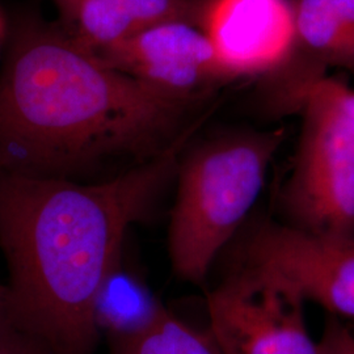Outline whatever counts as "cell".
Here are the masks:
<instances>
[{
	"mask_svg": "<svg viewBox=\"0 0 354 354\" xmlns=\"http://www.w3.org/2000/svg\"><path fill=\"white\" fill-rule=\"evenodd\" d=\"M0 32H1V24H0Z\"/></svg>",
	"mask_w": 354,
	"mask_h": 354,
	"instance_id": "17",
	"label": "cell"
},
{
	"mask_svg": "<svg viewBox=\"0 0 354 354\" xmlns=\"http://www.w3.org/2000/svg\"><path fill=\"white\" fill-rule=\"evenodd\" d=\"M214 104L152 88L108 66L64 28L26 15L13 26L0 68V171L111 180L203 127Z\"/></svg>",
	"mask_w": 354,
	"mask_h": 354,
	"instance_id": "1",
	"label": "cell"
},
{
	"mask_svg": "<svg viewBox=\"0 0 354 354\" xmlns=\"http://www.w3.org/2000/svg\"><path fill=\"white\" fill-rule=\"evenodd\" d=\"M53 1H54V3L57 4V7L59 8L61 15H64V13L68 12L70 10H73L76 4H79V3L83 1V0H53Z\"/></svg>",
	"mask_w": 354,
	"mask_h": 354,
	"instance_id": "15",
	"label": "cell"
},
{
	"mask_svg": "<svg viewBox=\"0 0 354 354\" xmlns=\"http://www.w3.org/2000/svg\"><path fill=\"white\" fill-rule=\"evenodd\" d=\"M209 0H83L62 15L64 30L99 53L153 26L183 21L201 29Z\"/></svg>",
	"mask_w": 354,
	"mask_h": 354,
	"instance_id": "9",
	"label": "cell"
},
{
	"mask_svg": "<svg viewBox=\"0 0 354 354\" xmlns=\"http://www.w3.org/2000/svg\"><path fill=\"white\" fill-rule=\"evenodd\" d=\"M301 291L279 274L231 264L206 294L212 337L223 354H320Z\"/></svg>",
	"mask_w": 354,
	"mask_h": 354,
	"instance_id": "5",
	"label": "cell"
},
{
	"mask_svg": "<svg viewBox=\"0 0 354 354\" xmlns=\"http://www.w3.org/2000/svg\"><path fill=\"white\" fill-rule=\"evenodd\" d=\"M317 344L320 354H354V332L344 320L329 315Z\"/></svg>",
	"mask_w": 354,
	"mask_h": 354,
	"instance_id": "13",
	"label": "cell"
},
{
	"mask_svg": "<svg viewBox=\"0 0 354 354\" xmlns=\"http://www.w3.org/2000/svg\"><path fill=\"white\" fill-rule=\"evenodd\" d=\"M201 29L232 80L268 76L294 44L291 0H209Z\"/></svg>",
	"mask_w": 354,
	"mask_h": 354,
	"instance_id": "8",
	"label": "cell"
},
{
	"mask_svg": "<svg viewBox=\"0 0 354 354\" xmlns=\"http://www.w3.org/2000/svg\"><path fill=\"white\" fill-rule=\"evenodd\" d=\"M3 297H4V285L0 283V307L3 306Z\"/></svg>",
	"mask_w": 354,
	"mask_h": 354,
	"instance_id": "16",
	"label": "cell"
},
{
	"mask_svg": "<svg viewBox=\"0 0 354 354\" xmlns=\"http://www.w3.org/2000/svg\"><path fill=\"white\" fill-rule=\"evenodd\" d=\"M200 127L160 156L97 183L0 171V248L10 279L3 311L53 354H95L93 302L129 228L175 181L180 153Z\"/></svg>",
	"mask_w": 354,
	"mask_h": 354,
	"instance_id": "2",
	"label": "cell"
},
{
	"mask_svg": "<svg viewBox=\"0 0 354 354\" xmlns=\"http://www.w3.org/2000/svg\"><path fill=\"white\" fill-rule=\"evenodd\" d=\"M285 140L282 129H231L194 137L180 153L168 254L176 277L201 286L238 236Z\"/></svg>",
	"mask_w": 354,
	"mask_h": 354,
	"instance_id": "3",
	"label": "cell"
},
{
	"mask_svg": "<svg viewBox=\"0 0 354 354\" xmlns=\"http://www.w3.org/2000/svg\"><path fill=\"white\" fill-rule=\"evenodd\" d=\"M0 354H53L23 329L16 327L0 307Z\"/></svg>",
	"mask_w": 354,
	"mask_h": 354,
	"instance_id": "12",
	"label": "cell"
},
{
	"mask_svg": "<svg viewBox=\"0 0 354 354\" xmlns=\"http://www.w3.org/2000/svg\"><path fill=\"white\" fill-rule=\"evenodd\" d=\"M168 310L140 272L124 257V248L102 279L93 302V324L111 349L147 333Z\"/></svg>",
	"mask_w": 354,
	"mask_h": 354,
	"instance_id": "10",
	"label": "cell"
},
{
	"mask_svg": "<svg viewBox=\"0 0 354 354\" xmlns=\"http://www.w3.org/2000/svg\"><path fill=\"white\" fill-rule=\"evenodd\" d=\"M112 354H223L209 330L194 328L167 311L140 339L115 348Z\"/></svg>",
	"mask_w": 354,
	"mask_h": 354,
	"instance_id": "11",
	"label": "cell"
},
{
	"mask_svg": "<svg viewBox=\"0 0 354 354\" xmlns=\"http://www.w3.org/2000/svg\"><path fill=\"white\" fill-rule=\"evenodd\" d=\"M299 111L304 127L290 176L279 190V222L354 238V127L315 89L306 92Z\"/></svg>",
	"mask_w": 354,
	"mask_h": 354,
	"instance_id": "4",
	"label": "cell"
},
{
	"mask_svg": "<svg viewBox=\"0 0 354 354\" xmlns=\"http://www.w3.org/2000/svg\"><path fill=\"white\" fill-rule=\"evenodd\" d=\"M311 88L315 89L329 102H332L354 127V89L327 77L317 82Z\"/></svg>",
	"mask_w": 354,
	"mask_h": 354,
	"instance_id": "14",
	"label": "cell"
},
{
	"mask_svg": "<svg viewBox=\"0 0 354 354\" xmlns=\"http://www.w3.org/2000/svg\"><path fill=\"white\" fill-rule=\"evenodd\" d=\"M96 54L114 70L177 99L212 102L232 82L203 29L183 21L153 26Z\"/></svg>",
	"mask_w": 354,
	"mask_h": 354,
	"instance_id": "7",
	"label": "cell"
},
{
	"mask_svg": "<svg viewBox=\"0 0 354 354\" xmlns=\"http://www.w3.org/2000/svg\"><path fill=\"white\" fill-rule=\"evenodd\" d=\"M231 244V264L273 272L307 302L354 324V238L317 235L263 219L241 228Z\"/></svg>",
	"mask_w": 354,
	"mask_h": 354,
	"instance_id": "6",
	"label": "cell"
}]
</instances>
